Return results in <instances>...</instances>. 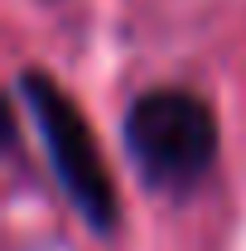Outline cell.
Listing matches in <instances>:
<instances>
[{"label":"cell","instance_id":"cell-1","mask_svg":"<svg viewBox=\"0 0 246 251\" xmlns=\"http://www.w3.org/2000/svg\"><path fill=\"white\" fill-rule=\"evenodd\" d=\"M125 150L145 188L188 193L193 184H203L217 159V121L203 97L184 87H159L135 97V106L125 111Z\"/></svg>","mask_w":246,"mask_h":251},{"label":"cell","instance_id":"cell-2","mask_svg":"<svg viewBox=\"0 0 246 251\" xmlns=\"http://www.w3.org/2000/svg\"><path fill=\"white\" fill-rule=\"evenodd\" d=\"M20 97H25V106L34 111L39 140H44V150H49L53 179L63 184L68 203L92 222L97 232H111V227H116V188L106 179L101 150H97L82 111H77V106L63 97V87L49 73H39V68H25V73H20Z\"/></svg>","mask_w":246,"mask_h":251}]
</instances>
